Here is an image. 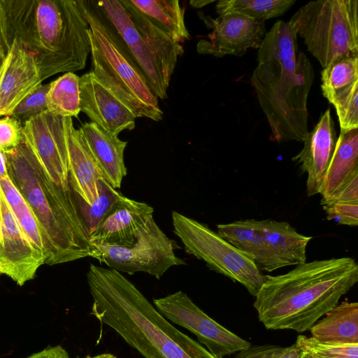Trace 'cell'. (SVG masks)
<instances>
[{"mask_svg": "<svg viewBox=\"0 0 358 358\" xmlns=\"http://www.w3.org/2000/svg\"><path fill=\"white\" fill-rule=\"evenodd\" d=\"M91 45L92 72L136 117L163 119L159 99L96 1L83 0Z\"/></svg>", "mask_w": 358, "mask_h": 358, "instance_id": "cell-6", "label": "cell"}, {"mask_svg": "<svg viewBox=\"0 0 358 358\" xmlns=\"http://www.w3.org/2000/svg\"><path fill=\"white\" fill-rule=\"evenodd\" d=\"M273 345L250 346L236 353L235 358H271Z\"/></svg>", "mask_w": 358, "mask_h": 358, "instance_id": "cell-37", "label": "cell"}, {"mask_svg": "<svg viewBox=\"0 0 358 358\" xmlns=\"http://www.w3.org/2000/svg\"><path fill=\"white\" fill-rule=\"evenodd\" d=\"M79 129L104 178L115 189L120 188L127 173L124 152L128 142L92 122L83 124Z\"/></svg>", "mask_w": 358, "mask_h": 358, "instance_id": "cell-19", "label": "cell"}, {"mask_svg": "<svg viewBox=\"0 0 358 358\" xmlns=\"http://www.w3.org/2000/svg\"><path fill=\"white\" fill-rule=\"evenodd\" d=\"M128 1L173 41L181 44L189 38V33L185 24V10L178 0Z\"/></svg>", "mask_w": 358, "mask_h": 358, "instance_id": "cell-25", "label": "cell"}, {"mask_svg": "<svg viewBox=\"0 0 358 358\" xmlns=\"http://www.w3.org/2000/svg\"><path fill=\"white\" fill-rule=\"evenodd\" d=\"M208 27L213 29L207 39L200 40L196 45L199 54L212 55L216 57L225 55L241 57L248 49H258L266 34L265 22L246 16L229 13L215 19L199 13Z\"/></svg>", "mask_w": 358, "mask_h": 358, "instance_id": "cell-14", "label": "cell"}, {"mask_svg": "<svg viewBox=\"0 0 358 358\" xmlns=\"http://www.w3.org/2000/svg\"><path fill=\"white\" fill-rule=\"evenodd\" d=\"M296 34L277 21L257 49L251 77L259 104L278 142H303L308 133L307 101L314 80L313 67L297 50Z\"/></svg>", "mask_w": 358, "mask_h": 358, "instance_id": "cell-4", "label": "cell"}, {"mask_svg": "<svg viewBox=\"0 0 358 358\" xmlns=\"http://www.w3.org/2000/svg\"><path fill=\"white\" fill-rule=\"evenodd\" d=\"M341 131L358 128V85L345 97L334 104Z\"/></svg>", "mask_w": 358, "mask_h": 358, "instance_id": "cell-33", "label": "cell"}, {"mask_svg": "<svg viewBox=\"0 0 358 358\" xmlns=\"http://www.w3.org/2000/svg\"><path fill=\"white\" fill-rule=\"evenodd\" d=\"M91 313L145 358H217L176 328L121 273L90 264Z\"/></svg>", "mask_w": 358, "mask_h": 358, "instance_id": "cell-2", "label": "cell"}, {"mask_svg": "<svg viewBox=\"0 0 358 358\" xmlns=\"http://www.w3.org/2000/svg\"><path fill=\"white\" fill-rule=\"evenodd\" d=\"M85 358H117L113 354L110 353H102L95 356H87Z\"/></svg>", "mask_w": 358, "mask_h": 358, "instance_id": "cell-41", "label": "cell"}, {"mask_svg": "<svg viewBox=\"0 0 358 358\" xmlns=\"http://www.w3.org/2000/svg\"><path fill=\"white\" fill-rule=\"evenodd\" d=\"M43 264V252L21 229L0 186V275L22 286Z\"/></svg>", "mask_w": 358, "mask_h": 358, "instance_id": "cell-13", "label": "cell"}, {"mask_svg": "<svg viewBox=\"0 0 358 358\" xmlns=\"http://www.w3.org/2000/svg\"><path fill=\"white\" fill-rule=\"evenodd\" d=\"M89 28L83 0H0V45L32 55L42 80L85 67Z\"/></svg>", "mask_w": 358, "mask_h": 358, "instance_id": "cell-1", "label": "cell"}, {"mask_svg": "<svg viewBox=\"0 0 358 358\" xmlns=\"http://www.w3.org/2000/svg\"><path fill=\"white\" fill-rule=\"evenodd\" d=\"M69 181L73 191L88 205L96 199L98 182L103 175L80 131L71 125L68 133Z\"/></svg>", "mask_w": 358, "mask_h": 358, "instance_id": "cell-20", "label": "cell"}, {"mask_svg": "<svg viewBox=\"0 0 358 358\" xmlns=\"http://www.w3.org/2000/svg\"><path fill=\"white\" fill-rule=\"evenodd\" d=\"M0 186L21 229L43 254L45 261V243L38 223L27 201L11 180L8 173L0 176Z\"/></svg>", "mask_w": 358, "mask_h": 358, "instance_id": "cell-28", "label": "cell"}, {"mask_svg": "<svg viewBox=\"0 0 358 358\" xmlns=\"http://www.w3.org/2000/svg\"><path fill=\"white\" fill-rule=\"evenodd\" d=\"M71 117L48 110L22 126L23 139L36 156L50 180L58 187L69 190L68 133Z\"/></svg>", "mask_w": 358, "mask_h": 358, "instance_id": "cell-12", "label": "cell"}, {"mask_svg": "<svg viewBox=\"0 0 358 358\" xmlns=\"http://www.w3.org/2000/svg\"><path fill=\"white\" fill-rule=\"evenodd\" d=\"M358 173V128L341 131L320 194L327 204L341 188Z\"/></svg>", "mask_w": 358, "mask_h": 358, "instance_id": "cell-22", "label": "cell"}, {"mask_svg": "<svg viewBox=\"0 0 358 358\" xmlns=\"http://www.w3.org/2000/svg\"><path fill=\"white\" fill-rule=\"evenodd\" d=\"M98 185V196L91 205L73 191L78 213L90 235L112 212L123 196L104 178L99 179Z\"/></svg>", "mask_w": 358, "mask_h": 358, "instance_id": "cell-29", "label": "cell"}, {"mask_svg": "<svg viewBox=\"0 0 358 358\" xmlns=\"http://www.w3.org/2000/svg\"><path fill=\"white\" fill-rule=\"evenodd\" d=\"M96 1L143 72L150 90L158 99H166L171 76L183 54L181 44L173 41L128 0Z\"/></svg>", "mask_w": 358, "mask_h": 358, "instance_id": "cell-7", "label": "cell"}, {"mask_svg": "<svg viewBox=\"0 0 358 358\" xmlns=\"http://www.w3.org/2000/svg\"><path fill=\"white\" fill-rule=\"evenodd\" d=\"M301 351L295 344L287 347L273 345L271 358H301Z\"/></svg>", "mask_w": 358, "mask_h": 358, "instance_id": "cell-39", "label": "cell"}, {"mask_svg": "<svg viewBox=\"0 0 358 358\" xmlns=\"http://www.w3.org/2000/svg\"><path fill=\"white\" fill-rule=\"evenodd\" d=\"M334 203H358V173L353 176L327 204Z\"/></svg>", "mask_w": 358, "mask_h": 358, "instance_id": "cell-36", "label": "cell"}, {"mask_svg": "<svg viewBox=\"0 0 358 358\" xmlns=\"http://www.w3.org/2000/svg\"><path fill=\"white\" fill-rule=\"evenodd\" d=\"M301 358H313V357L306 352H301Z\"/></svg>", "mask_w": 358, "mask_h": 358, "instance_id": "cell-43", "label": "cell"}, {"mask_svg": "<svg viewBox=\"0 0 358 358\" xmlns=\"http://www.w3.org/2000/svg\"><path fill=\"white\" fill-rule=\"evenodd\" d=\"M327 220L352 227L358 224V203H334L323 206Z\"/></svg>", "mask_w": 358, "mask_h": 358, "instance_id": "cell-35", "label": "cell"}, {"mask_svg": "<svg viewBox=\"0 0 358 358\" xmlns=\"http://www.w3.org/2000/svg\"><path fill=\"white\" fill-rule=\"evenodd\" d=\"M358 281V265L349 257L306 262L289 272L264 275L255 296L260 322L271 330L308 331Z\"/></svg>", "mask_w": 358, "mask_h": 358, "instance_id": "cell-3", "label": "cell"}, {"mask_svg": "<svg viewBox=\"0 0 358 358\" xmlns=\"http://www.w3.org/2000/svg\"><path fill=\"white\" fill-rule=\"evenodd\" d=\"M172 241L151 218L129 246L94 245L90 257L120 273L144 272L160 278L173 266L185 264L174 253Z\"/></svg>", "mask_w": 358, "mask_h": 358, "instance_id": "cell-10", "label": "cell"}, {"mask_svg": "<svg viewBox=\"0 0 358 358\" xmlns=\"http://www.w3.org/2000/svg\"><path fill=\"white\" fill-rule=\"evenodd\" d=\"M150 205L124 195L90 235L92 245L129 246L133 244L143 227L153 217Z\"/></svg>", "mask_w": 358, "mask_h": 358, "instance_id": "cell-18", "label": "cell"}, {"mask_svg": "<svg viewBox=\"0 0 358 358\" xmlns=\"http://www.w3.org/2000/svg\"><path fill=\"white\" fill-rule=\"evenodd\" d=\"M50 83L38 85L14 108L9 116L22 125L30 120L48 110L47 94Z\"/></svg>", "mask_w": 358, "mask_h": 358, "instance_id": "cell-32", "label": "cell"}, {"mask_svg": "<svg viewBox=\"0 0 358 358\" xmlns=\"http://www.w3.org/2000/svg\"><path fill=\"white\" fill-rule=\"evenodd\" d=\"M215 1L211 0H191L189 1V3L192 5L194 8H201L203 6H205L209 3H211L214 2Z\"/></svg>", "mask_w": 358, "mask_h": 358, "instance_id": "cell-40", "label": "cell"}, {"mask_svg": "<svg viewBox=\"0 0 358 358\" xmlns=\"http://www.w3.org/2000/svg\"><path fill=\"white\" fill-rule=\"evenodd\" d=\"M9 176L33 212L45 243L50 266L90 257V235L76 206L73 192L57 187L24 141L5 152Z\"/></svg>", "mask_w": 358, "mask_h": 358, "instance_id": "cell-5", "label": "cell"}, {"mask_svg": "<svg viewBox=\"0 0 358 358\" xmlns=\"http://www.w3.org/2000/svg\"></svg>", "mask_w": 358, "mask_h": 358, "instance_id": "cell-44", "label": "cell"}, {"mask_svg": "<svg viewBox=\"0 0 358 358\" xmlns=\"http://www.w3.org/2000/svg\"><path fill=\"white\" fill-rule=\"evenodd\" d=\"M217 228L218 234L254 262L260 270L272 272L278 269L266 247L259 220L234 221L220 224Z\"/></svg>", "mask_w": 358, "mask_h": 358, "instance_id": "cell-23", "label": "cell"}, {"mask_svg": "<svg viewBox=\"0 0 358 358\" xmlns=\"http://www.w3.org/2000/svg\"><path fill=\"white\" fill-rule=\"evenodd\" d=\"M42 81L32 55L12 43L0 68V117L9 115Z\"/></svg>", "mask_w": 358, "mask_h": 358, "instance_id": "cell-16", "label": "cell"}, {"mask_svg": "<svg viewBox=\"0 0 358 358\" xmlns=\"http://www.w3.org/2000/svg\"><path fill=\"white\" fill-rule=\"evenodd\" d=\"M46 101L48 112L63 117H77L81 112L80 77L69 72L50 83Z\"/></svg>", "mask_w": 358, "mask_h": 358, "instance_id": "cell-27", "label": "cell"}, {"mask_svg": "<svg viewBox=\"0 0 358 358\" xmlns=\"http://www.w3.org/2000/svg\"><path fill=\"white\" fill-rule=\"evenodd\" d=\"M153 305L170 322L192 333L197 342L217 358H224L252 345L208 316L182 291L154 299Z\"/></svg>", "mask_w": 358, "mask_h": 358, "instance_id": "cell-11", "label": "cell"}, {"mask_svg": "<svg viewBox=\"0 0 358 358\" xmlns=\"http://www.w3.org/2000/svg\"><path fill=\"white\" fill-rule=\"evenodd\" d=\"M5 55H6L5 50H3V47L1 45H0V68L3 63V59L5 57Z\"/></svg>", "mask_w": 358, "mask_h": 358, "instance_id": "cell-42", "label": "cell"}, {"mask_svg": "<svg viewBox=\"0 0 358 358\" xmlns=\"http://www.w3.org/2000/svg\"><path fill=\"white\" fill-rule=\"evenodd\" d=\"M266 247L278 268L306 262V248L312 236L297 232L288 222L259 220Z\"/></svg>", "mask_w": 358, "mask_h": 358, "instance_id": "cell-21", "label": "cell"}, {"mask_svg": "<svg viewBox=\"0 0 358 358\" xmlns=\"http://www.w3.org/2000/svg\"><path fill=\"white\" fill-rule=\"evenodd\" d=\"M287 23L323 68L339 57H358L357 0L312 1Z\"/></svg>", "mask_w": 358, "mask_h": 358, "instance_id": "cell-8", "label": "cell"}, {"mask_svg": "<svg viewBox=\"0 0 358 358\" xmlns=\"http://www.w3.org/2000/svg\"><path fill=\"white\" fill-rule=\"evenodd\" d=\"M22 124L7 115L0 117V151L9 152L23 140Z\"/></svg>", "mask_w": 358, "mask_h": 358, "instance_id": "cell-34", "label": "cell"}, {"mask_svg": "<svg viewBox=\"0 0 358 358\" xmlns=\"http://www.w3.org/2000/svg\"><path fill=\"white\" fill-rule=\"evenodd\" d=\"M24 358H71L67 351L61 345L47 347L41 351Z\"/></svg>", "mask_w": 358, "mask_h": 358, "instance_id": "cell-38", "label": "cell"}, {"mask_svg": "<svg viewBox=\"0 0 358 358\" xmlns=\"http://www.w3.org/2000/svg\"><path fill=\"white\" fill-rule=\"evenodd\" d=\"M295 3V0H222L215 9L219 15L236 13L265 22L283 15Z\"/></svg>", "mask_w": 358, "mask_h": 358, "instance_id": "cell-30", "label": "cell"}, {"mask_svg": "<svg viewBox=\"0 0 358 358\" xmlns=\"http://www.w3.org/2000/svg\"><path fill=\"white\" fill-rule=\"evenodd\" d=\"M80 110L92 122L115 136L134 129L135 114L92 71L80 77Z\"/></svg>", "mask_w": 358, "mask_h": 358, "instance_id": "cell-15", "label": "cell"}, {"mask_svg": "<svg viewBox=\"0 0 358 358\" xmlns=\"http://www.w3.org/2000/svg\"><path fill=\"white\" fill-rule=\"evenodd\" d=\"M315 339L334 343H358V303L344 301L329 310L309 329Z\"/></svg>", "mask_w": 358, "mask_h": 358, "instance_id": "cell-24", "label": "cell"}, {"mask_svg": "<svg viewBox=\"0 0 358 358\" xmlns=\"http://www.w3.org/2000/svg\"><path fill=\"white\" fill-rule=\"evenodd\" d=\"M321 81L323 96L334 105L358 85V57L334 59L323 68Z\"/></svg>", "mask_w": 358, "mask_h": 358, "instance_id": "cell-26", "label": "cell"}, {"mask_svg": "<svg viewBox=\"0 0 358 358\" xmlns=\"http://www.w3.org/2000/svg\"><path fill=\"white\" fill-rule=\"evenodd\" d=\"M336 132L327 109L314 129L308 131L301 150L292 157L302 173H306V193L320 194L336 143Z\"/></svg>", "mask_w": 358, "mask_h": 358, "instance_id": "cell-17", "label": "cell"}, {"mask_svg": "<svg viewBox=\"0 0 358 358\" xmlns=\"http://www.w3.org/2000/svg\"><path fill=\"white\" fill-rule=\"evenodd\" d=\"M171 217L174 233L187 253L257 295L264 275L254 262L206 224L174 210Z\"/></svg>", "mask_w": 358, "mask_h": 358, "instance_id": "cell-9", "label": "cell"}, {"mask_svg": "<svg viewBox=\"0 0 358 358\" xmlns=\"http://www.w3.org/2000/svg\"><path fill=\"white\" fill-rule=\"evenodd\" d=\"M295 344L313 358H358V343L322 342L313 337L298 336Z\"/></svg>", "mask_w": 358, "mask_h": 358, "instance_id": "cell-31", "label": "cell"}]
</instances>
